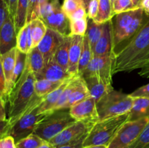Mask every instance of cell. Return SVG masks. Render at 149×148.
<instances>
[{"mask_svg":"<svg viewBox=\"0 0 149 148\" xmlns=\"http://www.w3.org/2000/svg\"><path fill=\"white\" fill-rule=\"evenodd\" d=\"M149 60V17L130 41L115 54L112 75L142 68Z\"/></svg>","mask_w":149,"mask_h":148,"instance_id":"cell-1","label":"cell"},{"mask_svg":"<svg viewBox=\"0 0 149 148\" xmlns=\"http://www.w3.org/2000/svg\"><path fill=\"white\" fill-rule=\"evenodd\" d=\"M35 81L36 78L26 60V68L13 86L7 100V103H9L8 129L27 108L35 96Z\"/></svg>","mask_w":149,"mask_h":148,"instance_id":"cell-2","label":"cell"},{"mask_svg":"<svg viewBox=\"0 0 149 148\" xmlns=\"http://www.w3.org/2000/svg\"><path fill=\"white\" fill-rule=\"evenodd\" d=\"M44 99L45 97H39L35 94L27 108L10 126L7 136H13L15 143L33 133L38 123L48 115L39 113V106Z\"/></svg>","mask_w":149,"mask_h":148,"instance_id":"cell-3","label":"cell"},{"mask_svg":"<svg viewBox=\"0 0 149 148\" xmlns=\"http://www.w3.org/2000/svg\"><path fill=\"white\" fill-rule=\"evenodd\" d=\"M145 11L141 7L115 15L113 24V46L133 36L146 23Z\"/></svg>","mask_w":149,"mask_h":148,"instance_id":"cell-4","label":"cell"},{"mask_svg":"<svg viewBox=\"0 0 149 148\" xmlns=\"http://www.w3.org/2000/svg\"><path fill=\"white\" fill-rule=\"evenodd\" d=\"M129 118V113L96 122L83 142V147L91 145L109 146L122 125Z\"/></svg>","mask_w":149,"mask_h":148,"instance_id":"cell-5","label":"cell"},{"mask_svg":"<svg viewBox=\"0 0 149 148\" xmlns=\"http://www.w3.org/2000/svg\"><path fill=\"white\" fill-rule=\"evenodd\" d=\"M133 97L113 89L96 102L99 120L130 113Z\"/></svg>","mask_w":149,"mask_h":148,"instance_id":"cell-6","label":"cell"},{"mask_svg":"<svg viewBox=\"0 0 149 148\" xmlns=\"http://www.w3.org/2000/svg\"><path fill=\"white\" fill-rule=\"evenodd\" d=\"M75 122L70 114L69 109L56 110L48 114L38 123L33 133L43 140L49 142Z\"/></svg>","mask_w":149,"mask_h":148,"instance_id":"cell-7","label":"cell"},{"mask_svg":"<svg viewBox=\"0 0 149 148\" xmlns=\"http://www.w3.org/2000/svg\"><path fill=\"white\" fill-rule=\"evenodd\" d=\"M39 18L48 28L55 30L64 36H70V20L63 11L58 0H48L40 7Z\"/></svg>","mask_w":149,"mask_h":148,"instance_id":"cell-8","label":"cell"},{"mask_svg":"<svg viewBox=\"0 0 149 148\" xmlns=\"http://www.w3.org/2000/svg\"><path fill=\"white\" fill-rule=\"evenodd\" d=\"M149 122V117L127 120L120 128L108 148H129L139 136Z\"/></svg>","mask_w":149,"mask_h":148,"instance_id":"cell-9","label":"cell"},{"mask_svg":"<svg viewBox=\"0 0 149 148\" xmlns=\"http://www.w3.org/2000/svg\"><path fill=\"white\" fill-rule=\"evenodd\" d=\"M95 123L87 121H76L49 141L55 148L73 145L85 139Z\"/></svg>","mask_w":149,"mask_h":148,"instance_id":"cell-10","label":"cell"},{"mask_svg":"<svg viewBox=\"0 0 149 148\" xmlns=\"http://www.w3.org/2000/svg\"><path fill=\"white\" fill-rule=\"evenodd\" d=\"M114 59V52L109 55L93 57L81 76L82 78L95 77L111 84L112 68Z\"/></svg>","mask_w":149,"mask_h":148,"instance_id":"cell-11","label":"cell"},{"mask_svg":"<svg viewBox=\"0 0 149 148\" xmlns=\"http://www.w3.org/2000/svg\"><path fill=\"white\" fill-rule=\"evenodd\" d=\"M69 111L76 121H87L95 123L99 120L96 101L92 97L71 107Z\"/></svg>","mask_w":149,"mask_h":148,"instance_id":"cell-12","label":"cell"},{"mask_svg":"<svg viewBox=\"0 0 149 148\" xmlns=\"http://www.w3.org/2000/svg\"><path fill=\"white\" fill-rule=\"evenodd\" d=\"M64 38L65 36L63 35L47 28L46 34L37 46L43 55L45 63L52 60L55 52L64 40Z\"/></svg>","mask_w":149,"mask_h":148,"instance_id":"cell-13","label":"cell"},{"mask_svg":"<svg viewBox=\"0 0 149 148\" xmlns=\"http://www.w3.org/2000/svg\"><path fill=\"white\" fill-rule=\"evenodd\" d=\"M17 46V32L14 17L10 15L0 29V55Z\"/></svg>","mask_w":149,"mask_h":148,"instance_id":"cell-14","label":"cell"},{"mask_svg":"<svg viewBox=\"0 0 149 148\" xmlns=\"http://www.w3.org/2000/svg\"><path fill=\"white\" fill-rule=\"evenodd\" d=\"M17 50V47H15L1 55V64L5 77V91L2 98L6 104L7 103L9 95L13 89V76L15 65Z\"/></svg>","mask_w":149,"mask_h":148,"instance_id":"cell-15","label":"cell"},{"mask_svg":"<svg viewBox=\"0 0 149 148\" xmlns=\"http://www.w3.org/2000/svg\"><path fill=\"white\" fill-rule=\"evenodd\" d=\"M113 24L111 20L103 24V33L93 50V57L109 55L113 53Z\"/></svg>","mask_w":149,"mask_h":148,"instance_id":"cell-16","label":"cell"},{"mask_svg":"<svg viewBox=\"0 0 149 148\" xmlns=\"http://www.w3.org/2000/svg\"><path fill=\"white\" fill-rule=\"evenodd\" d=\"M35 78L36 79H46L52 81H64L73 77L68 71L52 59L45 64L43 69L35 75Z\"/></svg>","mask_w":149,"mask_h":148,"instance_id":"cell-17","label":"cell"},{"mask_svg":"<svg viewBox=\"0 0 149 148\" xmlns=\"http://www.w3.org/2000/svg\"><path fill=\"white\" fill-rule=\"evenodd\" d=\"M71 36V45L69 49V61L68 71L72 77L78 75L79 62L81 56L84 36L78 35Z\"/></svg>","mask_w":149,"mask_h":148,"instance_id":"cell-18","label":"cell"},{"mask_svg":"<svg viewBox=\"0 0 149 148\" xmlns=\"http://www.w3.org/2000/svg\"><path fill=\"white\" fill-rule=\"evenodd\" d=\"M83 78L90 91V97L94 98L96 102L111 90L113 89L111 84L104 82L95 77H87Z\"/></svg>","mask_w":149,"mask_h":148,"instance_id":"cell-19","label":"cell"},{"mask_svg":"<svg viewBox=\"0 0 149 148\" xmlns=\"http://www.w3.org/2000/svg\"><path fill=\"white\" fill-rule=\"evenodd\" d=\"M90 97V91L87 89L84 78L80 76V75H79L77 86H75L74 89L73 90L66 104L64 107V109H70L74 105L84 101V100H86V99Z\"/></svg>","mask_w":149,"mask_h":148,"instance_id":"cell-20","label":"cell"},{"mask_svg":"<svg viewBox=\"0 0 149 148\" xmlns=\"http://www.w3.org/2000/svg\"><path fill=\"white\" fill-rule=\"evenodd\" d=\"M73 78L65 81L55 91H53L52 92L49 93L47 95L45 96L43 102L41 103L40 106H39V113H45V114H49V113H52V110H53L56 103L58 102L61 94H62L63 90L66 87V86L68 85V83L71 81Z\"/></svg>","mask_w":149,"mask_h":148,"instance_id":"cell-21","label":"cell"},{"mask_svg":"<svg viewBox=\"0 0 149 148\" xmlns=\"http://www.w3.org/2000/svg\"><path fill=\"white\" fill-rule=\"evenodd\" d=\"M146 117H149V98L133 97L128 120H137Z\"/></svg>","mask_w":149,"mask_h":148,"instance_id":"cell-22","label":"cell"},{"mask_svg":"<svg viewBox=\"0 0 149 148\" xmlns=\"http://www.w3.org/2000/svg\"><path fill=\"white\" fill-rule=\"evenodd\" d=\"M70 45H71V36H65L64 40L58 48L52 58L55 62H57L66 71H68V68Z\"/></svg>","mask_w":149,"mask_h":148,"instance_id":"cell-23","label":"cell"},{"mask_svg":"<svg viewBox=\"0 0 149 148\" xmlns=\"http://www.w3.org/2000/svg\"><path fill=\"white\" fill-rule=\"evenodd\" d=\"M17 49L25 54L29 53L32 49L30 23H27L17 33Z\"/></svg>","mask_w":149,"mask_h":148,"instance_id":"cell-24","label":"cell"},{"mask_svg":"<svg viewBox=\"0 0 149 148\" xmlns=\"http://www.w3.org/2000/svg\"><path fill=\"white\" fill-rule=\"evenodd\" d=\"M26 60L34 76L39 74L45 66V59L37 46L33 47L29 51L27 54Z\"/></svg>","mask_w":149,"mask_h":148,"instance_id":"cell-25","label":"cell"},{"mask_svg":"<svg viewBox=\"0 0 149 148\" xmlns=\"http://www.w3.org/2000/svg\"><path fill=\"white\" fill-rule=\"evenodd\" d=\"M31 35L32 40V48L38 46L45 35L46 34L47 27L41 18H36L30 22Z\"/></svg>","mask_w":149,"mask_h":148,"instance_id":"cell-26","label":"cell"},{"mask_svg":"<svg viewBox=\"0 0 149 148\" xmlns=\"http://www.w3.org/2000/svg\"><path fill=\"white\" fill-rule=\"evenodd\" d=\"M113 15V4L111 0H99V8L96 17L93 21L97 24H104L110 21Z\"/></svg>","mask_w":149,"mask_h":148,"instance_id":"cell-27","label":"cell"},{"mask_svg":"<svg viewBox=\"0 0 149 148\" xmlns=\"http://www.w3.org/2000/svg\"><path fill=\"white\" fill-rule=\"evenodd\" d=\"M64 81H52L46 79H36L34 84L35 94L39 97H45L58 89Z\"/></svg>","mask_w":149,"mask_h":148,"instance_id":"cell-28","label":"cell"},{"mask_svg":"<svg viewBox=\"0 0 149 148\" xmlns=\"http://www.w3.org/2000/svg\"><path fill=\"white\" fill-rule=\"evenodd\" d=\"M29 0H18L14 20L17 33L27 23Z\"/></svg>","mask_w":149,"mask_h":148,"instance_id":"cell-29","label":"cell"},{"mask_svg":"<svg viewBox=\"0 0 149 148\" xmlns=\"http://www.w3.org/2000/svg\"><path fill=\"white\" fill-rule=\"evenodd\" d=\"M93 57V49L90 46V41L88 40L87 36H84L82 44V49H81V56H80L79 62V69H78V75L81 76L82 73L89 65L91 59Z\"/></svg>","mask_w":149,"mask_h":148,"instance_id":"cell-30","label":"cell"},{"mask_svg":"<svg viewBox=\"0 0 149 148\" xmlns=\"http://www.w3.org/2000/svg\"><path fill=\"white\" fill-rule=\"evenodd\" d=\"M103 29V24H97L93 20L88 18V26H87L85 35L88 38V40L90 41V46H91L93 50L97 44V41L101 36Z\"/></svg>","mask_w":149,"mask_h":148,"instance_id":"cell-31","label":"cell"},{"mask_svg":"<svg viewBox=\"0 0 149 148\" xmlns=\"http://www.w3.org/2000/svg\"><path fill=\"white\" fill-rule=\"evenodd\" d=\"M78 77L79 75H77V76L74 77V78L71 79V81L68 83V84L66 86L65 89L63 90V93L61 94L58 102L56 103L55 106L54 107L53 110H52V112L56 111V110H64V107H65V105L66 104L67 102H68V99H69L73 90L74 89L75 86H77V81H78Z\"/></svg>","mask_w":149,"mask_h":148,"instance_id":"cell-32","label":"cell"},{"mask_svg":"<svg viewBox=\"0 0 149 148\" xmlns=\"http://www.w3.org/2000/svg\"><path fill=\"white\" fill-rule=\"evenodd\" d=\"M26 59H27V54L21 52L17 49V55H16L15 65L13 76V88L15 84H16V82L18 81L20 77L21 76L22 73L26 68Z\"/></svg>","mask_w":149,"mask_h":148,"instance_id":"cell-33","label":"cell"},{"mask_svg":"<svg viewBox=\"0 0 149 148\" xmlns=\"http://www.w3.org/2000/svg\"><path fill=\"white\" fill-rule=\"evenodd\" d=\"M46 141L32 133L16 143V148H38Z\"/></svg>","mask_w":149,"mask_h":148,"instance_id":"cell-34","label":"cell"},{"mask_svg":"<svg viewBox=\"0 0 149 148\" xmlns=\"http://www.w3.org/2000/svg\"><path fill=\"white\" fill-rule=\"evenodd\" d=\"M88 26V18L81 19L70 22V35H78V36H85Z\"/></svg>","mask_w":149,"mask_h":148,"instance_id":"cell-35","label":"cell"},{"mask_svg":"<svg viewBox=\"0 0 149 148\" xmlns=\"http://www.w3.org/2000/svg\"><path fill=\"white\" fill-rule=\"evenodd\" d=\"M135 7L131 0H116L113 4V15L115 16L119 13L134 10Z\"/></svg>","mask_w":149,"mask_h":148,"instance_id":"cell-36","label":"cell"},{"mask_svg":"<svg viewBox=\"0 0 149 148\" xmlns=\"http://www.w3.org/2000/svg\"><path fill=\"white\" fill-rule=\"evenodd\" d=\"M129 148H149V122Z\"/></svg>","mask_w":149,"mask_h":148,"instance_id":"cell-37","label":"cell"},{"mask_svg":"<svg viewBox=\"0 0 149 148\" xmlns=\"http://www.w3.org/2000/svg\"><path fill=\"white\" fill-rule=\"evenodd\" d=\"M39 15H40V11L38 7V0H29L27 23H30L31 20L39 18Z\"/></svg>","mask_w":149,"mask_h":148,"instance_id":"cell-38","label":"cell"},{"mask_svg":"<svg viewBox=\"0 0 149 148\" xmlns=\"http://www.w3.org/2000/svg\"><path fill=\"white\" fill-rule=\"evenodd\" d=\"M82 6L79 4V3L76 2L74 1H71V0H64L63 3L61 8L63 12L65 13V15L69 18L71 16V15L80 7Z\"/></svg>","mask_w":149,"mask_h":148,"instance_id":"cell-39","label":"cell"},{"mask_svg":"<svg viewBox=\"0 0 149 148\" xmlns=\"http://www.w3.org/2000/svg\"><path fill=\"white\" fill-rule=\"evenodd\" d=\"M99 0H92L89 4L87 9V17L89 19L93 20L96 17L98 12Z\"/></svg>","mask_w":149,"mask_h":148,"instance_id":"cell-40","label":"cell"},{"mask_svg":"<svg viewBox=\"0 0 149 148\" xmlns=\"http://www.w3.org/2000/svg\"><path fill=\"white\" fill-rule=\"evenodd\" d=\"M8 7L4 0H0V29L10 15Z\"/></svg>","mask_w":149,"mask_h":148,"instance_id":"cell-41","label":"cell"},{"mask_svg":"<svg viewBox=\"0 0 149 148\" xmlns=\"http://www.w3.org/2000/svg\"><path fill=\"white\" fill-rule=\"evenodd\" d=\"M87 17V10L84 6H80L69 17V20L71 21H75V20H81V19H86Z\"/></svg>","mask_w":149,"mask_h":148,"instance_id":"cell-42","label":"cell"},{"mask_svg":"<svg viewBox=\"0 0 149 148\" xmlns=\"http://www.w3.org/2000/svg\"><path fill=\"white\" fill-rule=\"evenodd\" d=\"M0 148H16L14 138L10 135L0 138Z\"/></svg>","mask_w":149,"mask_h":148,"instance_id":"cell-43","label":"cell"},{"mask_svg":"<svg viewBox=\"0 0 149 148\" xmlns=\"http://www.w3.org/2000/svg\"><path fill=\"white\" fill-rule=\"evenodd\" d=\"M130 96L132 97H146L149 98V84L140 87L134 91Z\"/></svg>","mask_w":149,"mask_h":148,"instance_id":"cell-44","label":"cell"},{"mask_svg":"<svg viewBox=\"0 0 149 148\" xmlns=\"http://www.w3.org/2000/svg\"><path fill=\"white\" fill-rule=\"evenodd\" d=\"M4 91H5V77H4L2 64H1V55H0V96L2 97L4 96Z\"/></svg>","mask_w":149,"mask_h":148,"instance_id":"cell-45","label":"cell"},{"mask_svg":"<svg viewBox=\"0 0 149 148\" xmlns=\"http://www.w3.org/2000/svg\"><path fill=\"white\" fill-rule=\"evenodd\" d=\"M7 4V7H8L9 12L10 14L15 17L16 13V10H17V1L18 0H4Z\"/></svg>","mask_w":149,"mask_h":148,"instance_id":"cell-46","label":"cell"},{"mask_svg":"<svg viewBox=\"0 0 149 148\" xmlns=\"http://www.w3.org/2000/svg\"><path fill=\"white\" fill-rule=\"evenodd\" d=\"M6 103L3 100L2 97L0 96V123L7 121V115H6Z\"/></svg>","mask_w":149,"mask_h":148,"instance_id":"cell-47","label":"cell"},{"mask_svg":"<svg viewBox=\"0 0 149 148\" xmlns=\"http://www.w3.org/2000/svg\"><path fill=\"white\" fill-rule=\"evenodd\" d=\"M138 74L143 78H149V60L142 68H141Z\"/></svg>","mask_w":149,"mask_h":148,"instance_id":"cell-48","label":"cell"},{"mask_svg":"<svg viewBox=\"0 0 149 148\" xmlns=\"http://www.w3.org/2000/svg\"><path fill=\"white\" fill-rule=\"evenodd\" d=\"M7 131H8V121L0 123V136L3 137L7 136Z\"/></svg>","mask_w":149,"mask_h":148,"instance_id":"cell-49","label":"cell"},{"mask_svg":"<svg viewBox=\"0 0 149 148\" xmlns=\"http://www.w3.org/2000/svg\"><path fill=\"white\" fill-rule=\"evenodd\" d=\"M84 139H81L80 141H79L77 143H74L73 145H65V146L60 147L58 148H83V142H84Z\"/></svg>","mask_w":149,"mask_h":148,"instance_id":"cell-50","label":"cell"},{"mask_svg":"<svg viewBox=\"0 0 149 148\" xmlns=\"http://www.w3.org/2000/svg\"><path fill=\"white\" fill-rule=\"evenodd\" d=\"M140 7H141L146 13L149 14V0H141Z\"/></svg>","mask_w":149,"mask_h":148,"instance_id":"cell-51","label":"cell"},{"mask_svg":"<svg viewBox=\"0 0 149 148\" xmlns=\"http://www.w3.org/2000/svg\"><path fill=\"white\" fill-rule=\"evenodd\" d=\"M38 148H55L49 142H45L42 145L39 147Z\"/></svg>","mask_w":149,"mask_h":148,"instance_id":"cell-52","label":"cell"},{"mask_svg":"<svg viewBox=\"0 0 149 148\" xmlns=\"http://www.w3.org/2000/svg\"><path fill=\"white\" fill-rule=\"evenodd\" d=\"M83 148H108V147L104 145H91V146L83 147Z\"/></svg>","mask_w":149,"mask_h":148,"instance_id":"cell-53","label":"cell"},{"mask_svg":"<svg viewBox=\"0 0 149 148\" xmlns=\"http://www.w3.org/2000/svg\"><path fill=\"white\" fill-rule=\"evenodd\" d=\"M47 1L48 0H38V7H39V11H40V7H42L44 4H45Z\"/></svg>","mask_w":149,"mask_h":148,"instance_id":"cell-54","label":"cell"},{"mask_svg":"<svg viewBox=\"0 0 149 148\" xmlns=\"http://www.w3.org/2000/svg\"><path fill=\"white\" fill-rule=\"evenodd\" d=\"M132 2L133 3L134 5L136 7H140V3H141V0H131Z\"/></svg>","mask_w":149,"mask_h":148,"instance_id":"cell-55","label":"cell"},{"mask_svg":"<svg viewBox=\"0 0 149 148\" xmlns=\"http://www.w3.org/2000/svg\"><path fill=\"white\" fill-rule=\"evenodd\" d=\"M81 1H82L83 4H84V7H85L86 10H87V7H88L89 4H90V1H92V0H81Z\"/></svg>","mask_w":149,"mask_h":148,"instance_id":"cell-56","label":"cell"},{"mask_svg":"<svg viewBox=\"0 0 149 148\" xmlns=\"http://www.w3.org/2000/svg\"><path fill=\"white\" fill-rule=\"evenodd\" d=\"M71 1H76V2L79 3V4H81V5L84 6V4H83V2H82V1H81V0H71Z\"/></svg>","mask_w":149,"mask_h":148,"instance_id":"cell-57","label":"cell"},{"mask_svg":"<svg viewBox=\"0 0 149 148\" xmlns=\"http://www.w3.org/2000/svg\"><path fill=\"white\" fill-rule=\"evenodd\" d=\"M111 1L112 4H113V2H114V1H116V0H111Z\"/></svg>","mask_w":149,"mask_h":148,"instance_id":"cell-58","label":"cell"},{"mask_svg":"<svg viewBox=\"0 0 149 148\" xmlns=\"http://www.w3.org/2000/svg\"><path fill=\"white\" fill-rule=\"evenodd\" d=\"M0 138H1V136H0Z\"/></svg>","mask_w":149,"mask_h":148,"instance_id":"cell-59","label":"cell"},{"mask_svg":"<svg viewBox=\"0 0 149 148\" xmlns=\"http://www.w3.org/2000/svg\"><path fill=\"white\" fill-rule=\"evenodd\" d=\"M148 15H149V14H148Z\"/></svg>","mask_w":149,"mask_h":148,"instance_id":"cell-60","label":"cell"}]
</instances>
